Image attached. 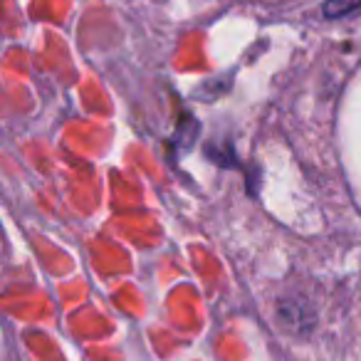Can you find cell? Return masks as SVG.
I'll use <instances>...</instances> for the list:
<instances>
[{
    "label": "cell",
    "instance_id": "obj_1",
    "mask_svg": "<svg viewBox=\"0 0 361 361\" xmlns=\"http://www.w3.org/2000/svg\"><path fill=\"white\" fill-rule=\"evenodd\" d=\"M361 8V0H329L324 8V13L329 18H339V16H346L351 11H359Z\"/></svg>",
    "mask_w": 361,
    "mask_h": 361
}]
</instances>
